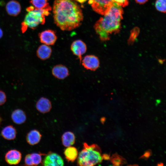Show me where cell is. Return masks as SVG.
I'll list each match as a JSON object with an SVG mask.
<instances>
[{
    "instance_id": "6da1fadb",
    "label": "cell",
    "mask_w": 166,
    "mask_h": 166,
    "mask_svg": "<svg viewBox=\"0 0 166 166\" xmlns=\"http://www.w3.org/2000/svg\"><path fill=\"white\" fill-rule=\"evenodd\" d=\"M53 12L55 23L63 30L70 31L77 27L83 19L81 9L74 0H55Z\"/></svg>"
},
{
    "instance_id": "7a4b0ae2",
    "label": "cell",
    "mask_w": 166,
    "mask_h": 166,
    "mask_svg": "<svg viewBox=\"0 0 166 166\" xmlns=\"http://www.w3.org/2000/svg\"><path fill=\"white\" fill-rule=\"evenodd\" d=\"M123 14L121 7L113 2L104 16L96 23L95 29L101 40H108L109 34L119 31Z\"/></svg>"
},
{
    "instance_id": "3957f363",
    "label": "cell",
    "mask_w": 166,
    "mask_h": 166,
    "mask_svg": "<svg viewBox=\"0 0 166 166\" xmlns=\"http://www.w3.org/2000/svg\"><path fill=\"white\" fill-rule=\"evenodd\" d=\"M103 159L101 149L98 145H89L85 142L83 148L79 153L77 164L80 166H94L101 163Z\"/></svg>"
},
{
    "instance_id": "277c9868",
    "label": "cell",
    "mask_w": 166,
    "mask_h": 166,
    "mask_svg": "<svg viewBox=\"0 0 166 166\" xmlns=\"http://www.w3.org/2000/svg\"><path fill=\"white\" fill-rule=\"evenodd\" d=\"M51 8L37 9L33 6L26 9L28 13L24 21L22 23V30L24 33L28 27L33 29H35L40 24H43L45 22V16H48Z\"/></svg>"
},
{
    "instance_id": "5b68a950",
    "label": "cell",
    "mask_w": 166,
    "mask_h": 166,
    "mask_svg": "<svg viewBox=\"0 0 166 166\" xmlns=\"http://www.w3.org/2000/svg\"><path fill=\"white\" fill-rule=\"evenodd\" d=\"M93 10L97 13L104 15L113 3V0H89Z\"/></svg>"
},
{
    "instance_id": "8992f818",
    "label": "cell",
    "mask_w": 166,
    "mask_h": 166,
    "mask_svg": "<svg viewBox=\"0 0 166 166\" xmlns=\"http://www.w3.org/2000/svg\"><path fill=\"white\" fill-rule=\"evenodd\" d=\"M81 63L86 69L95 71L99 67L100 61L96 56L93 55H87L82 58Z\"/></svg>"
},
{
    "instance_id": "52a82bcc",
    "label": "cell",
    "mask_w": 166,
    "mask_h": 166,
    "mask_svg": "<svg viewBox=\"0 0 166 166\" xmlns=\"http://www.w3.org/2000/svg\"><path fill=\"white\" fill-rule=\"evenodd\" d=\"M70 49L73 54L79 59L81 64L82 56L87 51V47L85 43L80 40H75L71 44Z\"/></svg>"
},
{
    "instance_id": "ba28073f",
    "label": "cell",
    "mask_w": 166,
    "mask_h": 166,
    "mask_svg": "<svg viewBox=\"0 0 166 166\" xmlns=\"http://www.w3.org/2000/svg\"><path fill=\"white\" fill-rule=\"evenodd\" d=\"M39 37L42 43L48 45H54L57 38L55 32L50 30H45L39 33Z\"/></svg>"
},
{
    "instance_id": "9c48e42d",
    "label": "cell",
    "mask_w": 166,
    "mask_h": 166,
    "mask_svg": "<svg viewBox=\"0 0 166 166\" xmlns=\"http://www.w3.org/2000/svg\"><path fill=\"white\" fill-rule=\"evenodd\" d=\"M45 166H63L64 162L61 157L54 153H49L45 157L43 161Z\"/></svg>"
},
{
    "instance_id": "30bf717a",
    "label": "cell",
    "mask_w": 166,
    "mask_h": 166,
    "mask_svg": "<svg viewBox=\"0 0 166 166\" xmlns=\"http://www.w3.org/2000/svg\"><path fill=\"white\" fill-rule=\"evenodd\" d=\"M52 73L55 78L59 79H63L69 74L68 68L65 65L58 64L54 66L52 69Z\"/></svg>"
},
{
    "instance_id": "8fae6325",
    "label": "cell",
    "mask_w": 166,
    "mask_h": 166,
    "mask_svg": "<svg viewBox=\"0 0 166 166\" xmlns=\"http://www.w3.org/2000/svg\"><path fill=\"white\" fill-rule=\"evenodd\" d=\"M21 159V153L16 149L9 151L5 156V160L6 162L11 165L18 164L20 162Z\"/></svg>"
},
{
    "instance_id": "7c38bea8",
    "label": "cell",
    "mask_w": 166,
    "mask_h": 166,
    "mask_svg": "<svg viewBox=\"0 0 166 166\" xmlns=\"http://www.w3.org/2000/svg\"><path fill=\"white\" fill-rule=\"evenodd\" d=\"M36 108L41 113H48L52 108L51 102L48 98L42 97L37 101Z\"/></svg>"
},
{
    "instance_id": "4fadbf2b",
    "label": "cell",
    "mask_w": 166,
    "mask_h": 166,
    "mask_svg": "<svg viewBox=\"0 0 166 166\" xmlns=\"http://www.w3.org/2000/svg\"><path fill=\"white\" fill-rule=\"evenodd\" d=\"M6 9L7 13L10 15L16 16L21 12V6L18 2L12 0L7 3Z\"/></svg>"
},
{
    "instance_id": "5bb4252c",
    "label": "cell",
    "mask_w": 166,
    "mask_h": 166,
    "mask_svg": "<svg viewBox=\"0 0 166 166\" xmlns=\"http://www.w3.org/2000/svg\"><path fill=\"white\" fill-rule=\"evenodd\" d=\"M52 53L51 47L45 44H42L39 46L36 54L38 57L42 60H44L49 58Z\"/></svg>"
},
{
    "instance_id": "9a60e30c",
    "label": "cell",
    "mask_w": 166,
    "mask_h": 166,
    "mask_svg": "<svg viewBox=\"0 0 166 166\" xmlns=\"http://www.w3.org/2000/svg\"><path fill=\"white\" fill-rule=\"evenodd\" d=\"M42 135L38 130L34 129L29 132L26 136V140L30 145H33L38 144L40 141Z\"/></svg>"
},
{
    "instance_id": "2e32d148",
    "label": "cell",
    "mask_w": 166,
    "mask_h": 166,
    "mask_svg": "<svg viewBox=\"0 0 166 166\" xmlns=\"http://www.w3.org/2000/svg\"><path fill=\"white\" fill-rule=\"evenodd\" d=\"M11 118L14 123L18 124H23L26 119V116L24 112L19 109H15L13 112Z\"/></svg>"
},
{
    "instance_id": "e0dca14e",
    "label": "cell",
    "mask_w": 166,
    "mask_h": 166,
    "mask_svg": "<svg viewBox=\"0 0 166 166\" xmlns=\"http://www.w3.org/2000/svg\"><path fill=\"white\" fill-rule=\"evenodd\" d=\"M16 131L12 125L5 127L1 131V135L5 139L7 140H14L16 137Z\"/></svg>"
},
{
    "instance_id": "ac0fdd59",
    "label": "cell",
    "mask_w": 166,
    "mask_h": 166,
    "mask_svg": "<svg viewBox=\"0 0 166 166\" xmlns=\"http://www.w3.org/2000/svg\"><path fill=\"white\" fill-rule=\"evenodd\" d=\"M63 144L66 147L71 146L75 142V137L73 133L68 131L65 132L62 136Z\"/></svg>"
},
{
    "instance_id": "d6986e66",
    "label": "cell",
    "mask_w": 166,
    "mask_h": 166,
    "mask_svg": "<svg viewBox=\"0 0 166 166\" xmlns=\"http://www.w3.org/2000/svg\"><path fill=\"white\" fill-rule=\"evenodd\" d=\"M64 154L67 161L72 162L74 161L78 156L77 149L71 146L67 147L65 150Z\"/></svg>"
},
{
    "instance_id": "ffe728a7",
    "label": "cell",
    "mask_w": 166,
    "mask_h": 166,
    "mask_svg": "<svg viewBox=\"0 0 166 166\" xmlns=\"http://www.w3.org/2000/svg\"><path fill=\"white\" fill-rule=\"evenodd\" d=\"M30 2L35 9L51 8L48 2V0H30Z\"/></svg>"
},
{
    "instance_id": "44dd1931",
    "label": "cell",
    "mask_w": 166,
    "mask_h": 166,
    "mask_svg": "<svg viewBox=\"0 0 166 166\" xmlns=\"http://www.w3.org/2000/svg\"><path fill=\"white\" fill-rule=\"evenodd\" d=\"M109 159L111 162L114 166L121 165L127 163L125 159L117 154L113 155Z\"/></svg>"
},
{
    "instance_id": "7402d4cb",
    "label": "cell",
    "mask_w": 166,
    "mask_h": 166,
    "mask_svg": "<svg viewBox=\"0 0 166 166\" xmlns=\"http://www.w3.org/2000/svg\"><path fill=\"white\" fill-rule=\"evenodd\" d=\"M44 154L34 153L30 154V158L33 163V166L37 165L42 161V155Z\"/></svg>"
},
{
    "instance_id": "603a6c76",
    "label": "cell",
    "mask_w": 166,
    "mask_h": 166,
    "mask_svg": "<svg viewBox=\"0 0 166 166\" xmlns=\"http://www.w3.org/2000/svg\"><path fill=\"white\" fill-rule=\"evenodd\" d=\"M166 2V0H157L155 4L156 9L159 11L165 13Z\"/></svg>"
},
{
    "instance_id": "cb8c5ba5",
    "label": "cell",
    "mask_w": 166,
    "mask_h": 166,
    "mask_svg": "<svg viewBox=\"0 0 166 166\" xmlns=\"http://www.w3.org/2000/svg\"><path fill=\"white\" fill-rule=\"evenodd\" d=\"M139 32V28L136 27L134 28L131 30L129 38L130 41H133L135 40L138 36Z\"/></svg>"
},
{
    "instance_id": "d4e9b609",
    "label": "cell",
    "mask_w": 166,
    "mask_h": 166,
    "mask_svg": "<svg viewBox=\"0 0 166 166\" xmlns=\"http://www.w3.org/2000/svg\"><path fill=\"white\" fill-rule=\"evenodd\" d=\"M115 2L121 7H124L128 5V0H113Z\"/></svg>"
},
{
    "instance_id": "484cf974",
    "label": "cell",
    "mask_w": 166,
    "mask_h": 166,
    "mask_svg": "<svg viewBox=\"0 0 166 166\" xmlns=\"http://www.w3.org/2000/svg\"><path fill=\"white\" fill-rule=\"evenodd\" d=\"M6 94L3 91L0 90V105L4 104L6 101Z\"/></svg>"
},
{
    "instance_id": "4316f807",
    "label": "cell",
    "mask_w": 166,
    "mask_h": 166,
    "mask_svg": "<svg viewBox=\"0 0 166 166\" xmlns=\"http://www.w3.org/2000/svg\"><path fill=\"white\" fill-rule=\"evenodd\" d=\"M25 164L27 166H33L30 154H28L26 156L25 158Z\"/></svg>"
},
{
    "instance_id": "83f0119b",
    "label": "cell",
    "mask_w": 166,
    "mask_h": 166,
    "mask_svg": "<svg viewBox=\"0 0 166 166\" xmlns=\"http://www.w3.org/2000/svg\"><path fill=\"white\" fill-rule=\"evenodd\" d=\"M151 152L149 151H146L141 157L142 158H148L151 155Z\"/></svg>"
},
{
    "instance_id": "f1b7e54d",
    "label": "cell",
    "mask_w": 166,
    "mask_h": 166,
    "mask_svg": "<svg viewBox=\"0 0 166 166\" xmlns=\"http://www.w3.org/2000/svg\"><path fill=\"white\" fill-rule=\"evenodd\" d=\"M136 2L140 4H143L146 2L148 0H135Z\"/></svg>"
},
{
    "instance_id": "f546056e",
    "label": "cell",
    "mask_w": 166,
    "mask_h": 166,
    "mask_svg": "<svg viewBox=\"0 0 166 166\" xmlns=\"http://www.w3.org/2000/svg\"><path fill=\"white\" fill-rule=\"evenodd\" d=\"M102 156L103 159L105 160H108L110 158L109 155L107 154H104L102 155Z\"/></svg>"
},
{
    "instance_id": "4dcf8cb0",
    "label": "cell",
    "mask_w": 166,
    "mask_h": 166,
    "mask_svg": "<svg viewBox=\"0 0 166 166\" xmlns=\"http://www.w3.org/2000/svg\"><path fill=\"white\" fill-rule=\"evenodd\" d=\"M3 34V32L2 29L0 28V39L2 37Z\"/></svg>"
},
{
    "instance_id": "1f68e13d",
    "label": "cell",
    "mask_w": 166,
    "mask_h": 166,
    "mask_svg": "<svg viewBox=\"0 0 166 166\" xmlns=\"http://www.w3.org/2000/svg\"><path fill=\"white\" fill-rule=\"evenodd\" d=\"M163 164L162 163H159V164H158L157 165L158 166H161V165H163Z\"/></svg>"
},
{
    "instance_id": "d6a6232c",
    "label": "cell",
    "mask_w": 166,
    "mask_h": 166,
    "mask_svg": "<svg viewBox=\"0 0 166 166\" xmlns=\"http://www.w3.org/2000/svg\"></svg>"
}]
</instances>
